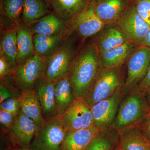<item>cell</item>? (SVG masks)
Returning <instances> with one entry per match:
<instances>
[{
	"instance_id": "6da1fadb",
	"label": "cell",
	"mask_w": 150,
	"mask_h": 150,
	"mask_svg": "<svg viewBox=\"0 0 150 150\" xmlns=\"http://www.w3.org/2000/svg\"><path fill=\"white\" fill-rule=\"evenodd\" d=\"M100 54L95 43L80 48L72 63L69 75L75 98H85L101 69Z\"/></svg>"
},
{
	"instance_id": "7a4b0ae2",
	"label": "cell",
	"mask_w": 150,
	"mask_h": 150,
	"mask_svg": "<svg viewBox=\"0 0 150 150\" xmlns=\"http://www.w3.org/2000/svg\"><path fill=\"white\" fill-rule=\"evenodd\" d=\"M149 108L145 94L134 90L121 100L110 129L117 132L137 126L148 114Z\"/></svg>"
},
{
	"instance_id": "3957f363",
	"label": "cell",
	"mask_w": 150,
	"mask_h": 150,
	"mask_svg": "<svg viewBox=\"0 0 150 150\" xmlns=\"http://www.w3.org/2000/svg\"><path fill=\"white\" fill-rule=\"evenodd\" d=\"M80 42L74 35L68 33L60 48L47 58L45 79L55 82L68 74L71 65L80 48Z\"/></svg>"
},
{
	"instance_id": "277c9868",
	"label": "cell",
	"mask_w": 150,
	"mask_h": 150,
	"mask_svg": "<svg viewBox=\"0 0 150 150\" xmlns=\"http://www.w3.org/2000/svg\"><path fill=\"white\" fill-rule=\"evenodd\" d=\"M46 62L47 58L35 54L26 62L17 65L7 78L20 91L32 90L44 78Z\"/></svg>"
},
{
	"instance_id": "5b68a950",
	"label": "cell",
	"mask_w": 150,
	"mask_h": 150,
	"mask_svg": "<svg viewBox=\"0 0 150 150\" xmlns=\"http://www.w3.org/2000/svg\"><path fill=\"white\" fill-rule=\"evenodd\" d=\"M121 67L112 69L101 68L93 85L84 98L90 107L108 98L123 87Z\"/></svg>"
},
{
	"instance_id": "8992f818",
	"label": "cell",
	"mask_w": 150,
	"mask_h": 150,
	"mask_svg": "<svg viewBox=\"0 0 150 150\" xmlns=\"http://www.w3.org/2000/svg\"><path fill=\"white\" fill-rule=\"evenodd\" d=\"M67 131L57 115L37 129L29 147L33 150H61Z\"/></svg>"
},
{
	"instance_id": "52a82bcc",
	"label": "cell",
	"mask_w": 150,
	"mask_h": 150,
	"mask_svg": "<svg viewBox=\"0 0 150 150\" xmlns=\"http://www.w3.org/2000/svg\"><path fill=\"white\" fill-rule=\"evenodd\" d=\"M69 22V33L74 35L81 43L100 32L106 25L96 13L92 0L84 10Z\"/></svg>"
},
{
	"instance_id": "ba28073f",
	"label": "cell",
	"mask_w": 150,
	"mask_h": 150,
	"mask_svg": "<svg viewBox=\"0 0 150 150\" xmlns=\"http://www.w3.org/2000/svg\"><path fill=\"white\" fill-rule=\"evenodd\" d=\"M128 59L127 77L123 86L125 94L134 90L147 73L150 66V48L142 46L137 48Z\"/></svg>"
},
{
	"instance_id": "9c48e42d",
	"label": "cell",
	"mask_w": 150,
	"mask_h": 150,
	"mask_svg": "<svg viewBox=\"0 0 150 150\" xmlns=\"http://www.w3.org/2000/svg\"><path fill=\"white\" fill-rule=\"evenodd\" d=\"M58 116L67 130L76 131L94 126L91 108L84 98H75L65 112Z\"/></svg>"
},
{
	"instance_id": "30bf717a",
	"label": "cell",
	"mask_w": 150,
	"mask_h": 150,
	"mask_svg": "<svg viewBox=\"0 0 150 150\" xmlns=\"http://www.w3.org/2000/svg\"><path fill=\"white\" fill-rule=\"evenodd\" d=\"M126 39L141 44L150 26L137 12L135 3L128 6L117 22Z\"/></svg>"
},
{
	"instance_id": "8fae6325",
	"label": "cell",
	"mask_w": 150,
	"mask_h": 150,
	"mask_svg": "<svg viewBox=\"0 0 150 150\" xmlns=\"http://www.w3.org/2000/svg\"><path fill=\"white\" fill-rule=\"evenodd\" d=\"M124 95L123 87L111 96L91 107L95 127L101 130L110 128L115 120Z\"/></svg>"
},
{
	"instance_id": "7c38bea8",
	"label": "cell",
	"mask_w": 150,
	"mask_h": 150,
	"mask_svg": "<svg viewBox=\"0 0 150 150\" xmlns=\"http://www.w3.org/2000/svg\"><path fill=\"white\" fill-rule=\"evenodd\" d=\"M37 129L34 121L21 110L11 126L4 132L11 145L29 147Z\"/></svg>"
},
{
	"instance_id": "4fadbf2b",
	"label": "cell",
	"mask_w": 150,
	"mask_h": 150,
	"mask_svg": "<svg viewBox=\"0 0 150 150\" xmlns=\"http://www.w3.org/2000/svg\"><path fill=\"white\" fill-rule=\"evenodd\" d=\"M27 26L33 34L62 36L67 35L69 32V21L61 18L53 12Z\"/></svg>"
},
{
	"instance_id": "5bb4252c",
	"label": "cell",
	"mask_w": 150,
	"mask_h": 150,
	"mask_svg": "<svg viewBox=\"0 0 150 150\" xmlns=\"http://www.w3.org/2000/svg\"><path fill=\"white\" fill-rule=\"evenodd\" d=\"M46 121L58 115L55 98V82L42 78L34 88Z\"/></svg>"
},
{
	"instance_id": "9a60e30c",
	"label": "cell",
	"mask_w": 150,
	"mask_h": 150,
	"mask_svg": "<svg viewBox=\"0 0 150 150\" xmlns=\"http://www.w3.org/2000/svg\"><path fill=\"white\" fill-rule=\"evenodd\" d=\"M92 1L96 13L105 25L117 22L128 6V0Z\"/></svg>"
},
{
	"instance_id": "2e32d148",
	"label": "cell",
	"mask_w": 150,
	"mask_h": 150,
	"mask_svg": "<svg viewBox=\"0 0 150 150\" xmlns=\"http://www.w3.org/2000/svg\"><path fill=\"white\" fill-rule=\"evenodd\" d=\"M101 131L95 126L76 131L68 130L61 150H86L94 138Z\"/></svg>"
},
{
	"instance_id": "e0dca14e",
	"label": "cell",
	"mask_w": 150,
	"mask_h": 150,
	"mask_svg": "<svg viewBox=\"0 0 150 150\" xmlns=\"http://www.w3.org/2000/svg\"><path fill=\"white\" fill-rule=\"evenodd\" d=\"M136 44L127 40L121 46L103 52L100 56V67L104 69L121 67L135 50Z\"/></svg>"
},
{
	"instance_id": "ac0fdd59",
	"label": "cell",
	"mask_w": 150,
	"mask_h": 150,
	"mask_svg": "<svg viewBox=\"0 0 150 150\" xmlns=\"http://www.w3.org/2000/svg\"><path fill=\"white\" fill-rule=\"evenodd\" d=\"M119 150H150V142L138 127H133L117 132Z\"/></svg>"
},
{
	"instance_id": "d6986e66",
	"label": "cell",
	"mask_w": 150,
	"mask_h": 150,
	"mask_svg": "<svg viewBox=\"0 0 150 150\" xmlns=\"http://www.w3.org/2000/svg\"><path fill=\"white\" fill-rule=\"evenodd\" d=\"M91 0H49L51 11L59 17L69 21L86 8Z\"/></svg>"
},
{
	"instance_id": "ffe728a7",
	"label": "cell",
	"mask_w": 150,
	"mask_h": 150,
	"mask_svg": "<svg viewBox=\"0 0 150 150\" xmlns=\"http://www.w3.org/2000/svg\"><path fill=\"white\" fill-rule=\"evenodd\" d=\"M21 110L25 115L34 121L37 129L46 120L43 118L40 103L34 89L21 92Z\"/></svg>"
},
{
	"instance_id": "44dd1931",
	"label": "cell",
	"mask_w": 150,
	"mask_h": 150,
	"mask_svg": "<svg viewBox=\"0 0 150 150\" xmlns=\"http://www.w3.org/2000/svg\"><path fill=\"white\" fill-rule=\"evenodd\" d=\"M17 65L32 58L35 54L33 35L29 28L22 22L17 28Z\"/></svg>"
},
{
	"instance_id": "7402d4cb",
	"label": "cell",
	"mask_w": 150,
	"mask_h": 150,
	"mask_svg": "<svg viewBox=\"0 0 150 150\" xmlns=\"http://www.w3.org/2000/svg\"><path fill=\"white\" fill-rule=\"evenodd\" d=\"M55 98L58 115L64 113L75 100L68 74L55 82Z\"/></svg>"
},
{
	"instance_id": "603a6c76",
	"label": "cell",
	"mask_w": 150,
	"mask_h": 150,
	"mask_svg": "<svg viewBox=\"0 0 150 150\" xmlns=\"http://www.w3.org/2000/svg\"><path fill=\"white\" fill-rule=\"evenodd\" d=\"M17 28L6 29L4 30L1 36L0 43V57L5 59L13 68L17 66Z\"/></svg>"
},
{
	"instance_id": "cb8c5ba5",
	"label": "cell",
	"mask_w": 150,
	"mask_h": 150,
	"mask_svg": "<svg viewBox=\"0 0 150 150\" xmlns=\"http://www.w3.org/2000/svg\"><path fill=\"white\" fill-rule=\"evenodd\" d=\"M67 35L50 36L42 34H33L35 54L43 58H49L60 48Z\"/></svg>"
},
{
	"instance_id": "d4e9b609",
	"label": "cell",
	"mask_w": 150,
	"mask_h": 150,
	"mask_svg": "<svg viewBox=\"0 0 150 150\" xmlns=\"http://www.w3.org/2000/svg\"><path fill=\"white\" fill-rule=\"evenodd\" d=\"M52 12L45 0H24L22 22L28 25Z\"/></svg>"
},
{
	"instance_id": "484cf974",
	"label": "cell",
	"mask_w": 150,
	"mask_h": 150,
	"mask_svg": "<svg viewBox=\"0 0 150 150\" xmlns=\"http://www.w3.org/2000/svg\"><path fill=\"white\" fill-rule=\"evenodd\" d=\"M125 35L118 26L110 27L104 30L95 42L100 54L121 46L127 41Z\"/></svg>"
},
{
	"instance_id": "4316f807",
	"label": "cell",
	"mask_w": 150,
	"mask_h": 150,
	"mask_svg": "<svg viewBox=\"0 0 150 150\" xmlns=\"http://www.w3.org/2000/svg\"><path fill=\"white\" fill-rule=\"evenodd\" d=\"M119 138L118 133L110 128L103 130L94 138L86 150H115Z\"/></svg>"
},
{
	"instance_id": "83f0119b",
	"label": "cell",
	"mask_w": 150,
	"mask_h": 150,
	"mask_svg": "<svg viewBox=\"0 0 150 150\" xmlns=\"http://www.w3.org/2000/svg\"><path fill=\"white\" fill-rule=\"evenodd\" d=\"M24 0H1V15L18 27L22 23Z\"/></svg>"
},
{
	"instance_id": "f1b7e54d",
	"label": "cell",
	"mask_w": 150,
	"mask_h": 150,
	"mask_svg": "<svg viewBox=\"0 0 150 150\" xmlns=\"http://www.w3.org/2000/svg\"><path fill=\"white\" fill-rule=\"evenodd\" d=\"M20 95L13 97L1 103L0 109L8 111L16 116L21 110Z\"/></svg>"
},
{
	"instance_id": "f546056e",
	"label": "cell",
	"mask_w": 150,
	"mask_h": 150,
	"mask_svg": "<svg viewBox=\"0 0 150 150\" xmlns=\"http://www.w3.org/2000/svg\"><path fill=\"white\" fill-rule=\"evenodd\" d=\"M135 5L140 16L150 26V0H137Z\"/></svg>"
},
{
	"instance_id": "4dcf8cb0",
	"label": "cell",
	"mask_w": 150,
	"mask_h": 150,
	"mask_svg": "<svg viewBox=\"0 0 150 150\" xmlns=\"http://www.w3.org/2000/svg\"><path fill=\"white\" fill-rule=\"evenodd\" d=\"M14 93V92L11 88L10 85L8 84V81H7L6 78L1 79L0 103L6 100L20 94L17 95Z\"/></svg>"
},
{
	"instance_id": "1f68e13d",
	"label": "cell",
	"mask_w": 150,
	"mask_h": 150,
	"mask_svg": "<svg viewBox=\"0 0 150 150\" xmlns=\"http://www.w3.org/2000/svg\"><path fill=\"white\" fill-rule=\"evenodd\" d=\"M16 116L11 112L0 109V123L4 132L8 129L14 121Z\"/></svg>"
},
{
	"instance_id": "d6a6232c",
	"label": "cell",
	"mask_w": 150,
	"mask_h": 150,
	"mask_svg": "<svg viewBox=\"0 0 150 150\" xmlns=\"http://www.w3.org/2000/svg\"><path fill=\"white\" fill-rule=\"evenodd\" d=\"M13 68L8 62L0 57V77L1 79L8 77Z\"/></svg>"
},
{
	"instance_id": "836d02e7",
	"label": "cell",
	"mask_w": 150,
	"mask_h": 150,
	"mask_svg": "<svg viewBox=\"0 0 150 150\" xmlns=\"http://www.w3.org/2000/svg\"><path fill=\"white\" fill-rule=\"evenodd\" d=\"M136 127H138L141 130L145 137L150 142V114L146 115V117Z\"/></svg>"
},
{
	"instance_id": "e575fe53",
	"label": "cell",
	"mask_w": 150,
	"mask_h": 150,
	"mask_svg": "<svg viewBox=\"0 0 150 150\" xmlns=\"http://www.w3.org/2000/svg\"><path fill=\"white\" fill-rule=\"evenodd\" d=\"M150 88V66L145 77L134 90L143 93L145 94L146 91Z\"/></svg>"
},
{
	"instance_id": "d590c367",
	"label": "cell",
	"mask_w": 150,
	"mask_h": 150,
	"mask_svg": "<svg viewBox=\"0 0 150 150\" xmlns=\"http://www.w3.org/2000/svg\"><path fill=\"white\" fill-rule=\"evenodd\" d=\"M141 44L142 46L150 48V28L148 30L147 33L142 40Z\"/></svg>"
},
{
	"instance_id": "8d00e7d4",
	"label": "cell",
	"mask_w": 150,
	"mask_h": 150,
	"mask_svg": "<svg viewBox=\"0 0 150 150\" xmlns=\"http://www.w3.org/2000/svg\"><path fill=\"white\" fill-rule=\"evenodd\" d=\"M5 150H33L29 147H20L11 145L8 147Z\"/></svg>"
},
{
	"instance_id": "74e56055",
	"label": "cell",
	"mask_w": 150,
	"mask_h": 150,
	"mask_svg": "<svg viewBox=\"0 0 150 150\" xmlns=\"http://www.w3.org/2000/svg\"><path fill=\"white\" fill-rule=\"evenodd\" d=\"M145 96H146V99L149 104V107H150V88L148 89V90L146 91L145 93Z\"/></svg>"
},
{
	"instance_id": "f35d334b",
	"label": "cell",
	"mask_w": 150,
	"mask_h": 150,
	"mask_svg": "<svg viewBox=\"0 0 150 150\" xmlns=\"http://www.w3.org/2000/svg\"><path fill=\"white\" fill-rule=\"evenodd\" d=\"M150 114V107H149V110H148V112L147 114Z\"/></svg>"
},
{
	"instance_id": "ab89813d",
	"label": "cell",
	"mask_w": 150,
	"mask_h": 150,
	"mask_svg": "<svg viewBox=\"0 0 150 150\" xmlns=\"http://www.w3.org/2000/svg\"><path fill=\"white\" fill-rule=\"evenodd\" d=\"M115 150H118V146H117V148H116V149H115Z\"/></svg>"
},
{
	"instance_id": "60d3db41",
	"label": "cell",
	"mask_w": 150,
	"mask_h": 150,
	"mask_svg": "<svg viewBox=\"0 0 150 150\" xmlns=\"http://www.w3.org/2000/svg\"><path fill=\"white\" fill-rule=\"evenodd\" d=\"M45 1H46L47 2H48V1H49V0H45Z\"/></svg>"
}]
</instances>
